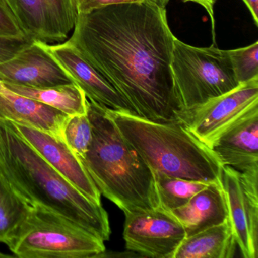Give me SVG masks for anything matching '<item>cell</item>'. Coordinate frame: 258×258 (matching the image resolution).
Wrapping results in <instances>:
<instances>
[{
  "mask_svg": "<svg viewBox=\"0 0 258 258\" xmlns=\"http://www.w3.org/2000/svg\"><path fill=\"white\" fill-rule=\"evenodd\" d=\"M0 176L31 206L55 211L103 241L111 235L102 204L84 196L21 135L13 122L0 120Z\"/></svg>",
  "mask_w": 258,
  "mask_h": 258,
  "instance_id": "7a4b0ae2",
  "label": "cell"
},
{
  "mask_svg": "<svg viewBox=\"0 0 258 258\" xmlns=\"http://www.w3.org/2000/svg\"><path fill=\"white\" fill-rule=\"evenodd\" d=\"M25 37L31 41L61 43L75 28L72 0H5Z\"/></svg>",
  "mask_w": 258,
  "mask_h": 258,
  "instance_id": "30bf717a",
  "label": "cell"
},
{
  "mask_svg": "<svg viewBox=\"0 0 258 258\" xmlns=\"http://www.w3.org/2000/svg\"><path fill=\"white\" fill-rule=\"evenodd\" d=\"M155 173L159 207L167 211L180 208L211 182Z\"/></svg>",
  "mask_w": 258,
  "mask_h": 258,
  "instance_id": "ffe728a7",
  "label": "cell"
},
{
  "mask_svg": "<svg viewBox=\"0 0 258 258\" xmlns=\"http://www.w3.org/2000/svg\"><path fill=\"white\" fill-rule=\"evenodd\" d=\"M126 141L154 173L218 182L222 165L212 151L179 122H156L107 108Z\"/></svg>",
  "mask_w": 258,
  "mask_h": 258,
  "instance_id": "277c9868",
  "label": "cell"
},
{
  "mask_svg": "<svg viewBox=\"0 0 258 258\" xmlns=\"http://www.w3.org/2000/svg\"><path fill=\"white\" fill-rule=\"evenodd\" d=\"M251 14L256 26H258V0H242Z\"/></svg>",
  "mask_w": 258,
  "mask_h": 258,
  "instance_id": "484cf974",
  "label": "cell"
},
{
  "mask_svg": "<svg viewBox=\"0 0 258 258\" xmlns=\"http://www.w3.org/2000/svg\"><path fill=\"white\" fill-rule=\"evenodd\" d=\"M46 47L89 100L114 111L137 114L129 102L69 40L55 45L46 43Z\"/></svg>",
  "mask_w": 258,
  "mask_h": 258,
  "instance_id": "7c38bea8",
  "label": "cell"
},
{
  "mask_svg": "<svg viewBox=\"0 0 258 258\" xmlns=\"http://www.w3.org/2000/svg\"><path fill=\"white\" fill-rule=\"evenodd\" d=\"M32 208L0 176V243L8 242Z\"/></svg>",
  "mask_w": 258,
  "mask_h": 258,
  "instance_id": "d6986e66",
  "label": "cell"
},
{
  "mask_svg": "<svg viewBox=\"0 0 258 258\" xmlns=\"http://www.w3.org/2000/svg\"><path fill=\"white\" fill-rule=\"evenodd\" d=\"M143 0H72V5L77 14H86L94 10L115 5V4H126V3L143 2Z\"/></svg>",
  "mask_w": 258,
  "mask_h": 258,
  "instance_id": "cb8c5ba5",
  "label": "cell"
},
{
  "mask_svg": "<svg viewBox=\"0 0 258 258\" xmlns=\"http://www.w3.org/2000/svg\"><path fill=\"white\" fill-rule=\"evenodd\" d=\"M15 125L21 135L48 164L90 200L102 204V195L81 160L69 148L62 137L31 126L17 123Z\"/></svg>",
  "mask_w": 258,
  "mask_h": 258,
  "instance_id": "4fadbf2b",
  "label": "cell"
},
{
  "mask_svg": "<svg viewBox=\"0 0 258 258\" xmlns=\"http://www.w3.org/2000/svg\"><path fill=\"white\" fill-rule=\"evenodd\" d=\"M123 239L126 248L143 256L173 258L186 237L179 220L161 207L126 212Z\"/></svg>",
  "mask_w": 258,
  "mask_h": 258,
  "instance_id": "ba28073f",
  "label": "cell"
},
{
  "mask_svg": "<svg viewBox=\"0 0 258 258\" xmlns=\"http://www.w3.org/2000/svg\"><path fill=\"white\" fill-rule=\"evenodd\" d=\"M235 78L244 84L258 78V42L239 49L227 50Z\"/></svg>",
  "mask_w": 258,
  "mask_h": 258,
  "instance_id": "7402d4cb",
  "label": "cell"
},
{
  "mask_svg": "<svg viewBox=\"0 0 258 258\" xmlns=\"http://www.w3.org/2000/svg\"><path fill=\"white\" fill-rule=\"evenodd\" d=\"M0 38L27 39L5 0H0Z\"/></svg>",
  "mask_w": 258,
  "mask_h": 258,
  "instance_id": "603a6c76",
  "label": "cell"
},
{
  "mask_svg": "<svg viewBox=\"0 0 258 258\" xmlns=\"http://www.w3.org/2000/svg\"><path fill=\"white\" fill-rule=\"evenodd\" d=\"M209 148L222 166L240 173L258 168V105L226 127Z\"/></svg>",
  "mask_w": 258,
  "mask_h": 258,
  "instance_id": "5bb4252c",
  "label": "cell"
},
{
  "mask_svg": "<svg viewBox=\"0 0 258 258\" xmlns=\"http://www.w3.org/2000/svg\"><path fill=\"white\" fill-rule=\"evenodd\" d=\"M4 84L17 94L34 99L67 115L87 114L88 99L83 90L75 84L46 88H33L6 83Z\"/></svg>",
  "mask_w": 258,
  "mask_h": 258,
  "instance_id": "ac0fdd59",
  "label": "cell"
},
{
  "mask_svg": "<svg viewBox=\"0 0 258 258\" xmlns=\"http://www.w3.org/2000/svg\"><path fill=\"white\" fill-rule=\"evenodd\" d=\"M87 114L93 137L80 160L101 195L123 213L158 208L153 170L123 137L106 107L88 99Z\"/></svg>",
  "mask_w": 258,
  "mask_h": 258,
  "instance_id": "3957f363",
  "label": "cell"
},
{
  "mask_svg": "<svg viewBox=\"0 0 258 258\" xmlns=\"http://www.w3.org/2000/svg\"><path fill=\"white\" fill-rule=\"evenodd\" d=\"M174 39L166 9L143 1L78 14L69 40L137 115L180 123L184 108L171 70Z\"/></svg>",
  "mask_w": 258,
  "mask_h": 258,
  "instance_id": "6da1fadb",
  "label": "cell"
},
{
  "mask_svg": "<svg viewBox=\"0 0 258 258\" xmlns=\"http://www.w3.org/2000/svg\"><path fill=\"white\" fill-rule=\"evenodd\" d=\"M69 117L52 107L11 91L0 81V120L62 137L63 127Z\"/></svg>",
  "mask_w": 258,
  "mask_h": 258,
  "instance_id": "9a60e30c",
  "label": "cell"
},
{
  "mask_svg": "<svg viewBox=\"0 0 258 258\" xmlns=\"http://www.w3.org/2000/svg\"><path fill=\"white\" fill-rule=\"evenodd\" d=\"M258 105V78L208 102L185 110L180 123L209 147L214 140L237 119Z\"/></svg>",
  "mask_w": 258,
  "mask_h": 258,
  "instance_id": "9c48e42d",
  "label": "cell"
},
{
  "mask_svg": "<svg viewBox=\"0 0 258 258\" xmlns=\"http://www.w3.org/2000/svg\"><path fill=\"white\" fill-rule=\"evenodd\" d=\"M171 70L184 111L236 88L227 50L215 45L201 48L184 43L175 37Z\"/></svg>",
  "mask_w": 258,
  "mask_h": 258,
  "instance_id": "8992f818",
  "label": "cell"
},
{
  "mask_svg": "<svg viewBox=\"0 0 258 258\" xmlns=\"http://www.w3.org/2000/svg\"><path fill=\"white\" fill-rule=\"evenodd\" d=\"M20 258L99 257L104 241L55 211L33 207L28 218L7 243Z\"/></svg>",
  "mask_w": 258,
  "mask_h": 258,
  "instance_id": "5b68a950",
  "label": "cell"
},
{
  "mask_svg": "<svg viewBox=\"0 0 258 258\" xmlns=\"http://www.w3.org/2000/svg\"><path fill=\"white\" fill-rule=\"evenodd\" d=\"M185 3H194L202 6L211 18V25H212L213 40H215V19H214V7L217 0H182Z\"/></svg>",
  "mask_w": 258,
  "mask_h": 258,
  "instance_id": "d4e9b609",
  "label": "cell"
},
{
  "mask_svg": "<svg viewBox=\"0 0 258 258\" xmlns=\"http://www.w3.org/2000/svg\"><path fill=\"white\" fill-rule=\"evenodd\" d=\"M220 183L227 204L228 220L244 258L258 256V168L237 171L222 166Z\"/></svg>",
  "mask_w": 258,
  "mask_h": 258,
  "instance_id": "52a82bcc",
  "label": "cell"
},
{
  "mask_svg": "<svg viewBox=\"0 0 258 258\" xmlns=\"http://www.w3.org/2000/svg\"><path fill=\"white\" fill-rule=\"evenodd\" d=\"M92 137V126L87 114L69 116L63 127L62 138L79 159L88 151Z\"/></svg>",
  "mask_w": 258,
  "mask_h": 258,
  "instance_id": "44dd1931",
  "label": "cell"
},
{
  "mask_svg": "<svg viewBox=\"0 0 258 258\" xmlns=\"http://www.w3.org/2000/svg\"><path fill=\"white\" fill-rule=\"evenodd\" d=\"M12 256L8 254H5V253H0V257H11Z\"/></svg>",
  "mask_w": 258,
  "mask_h": 258,
  "instance_id": "83f0119b",
  "label": "cell"
},
{
  "mask_svg": "<svg viewBox=\"0 0 258 258\" xmlns=\"http://www.w3.org/2000/svg\"><path fill=\"white\" fill-rule=\"evenodd\" d=\"M143 1L153 4V5L157 6L160 8L166 9V7H167L170 0H143Z\"/></svg>",
  "mask_w": 258,
  "mask_h": 258,
  "instance_id": "4316f807",
  "label": "cell"
},
{
  "mask_svg": "<svg viewBox=\"0 0 258 258\" xmlns=\"http://www.w3.org/2000/svg\"><path fill=\"white\" fill-rule=\"evenodd\" d=\"M236 246L227 220L185 237L173 258H232Z\"/></svg>",
  "mask_w": 258,
  "mask_h": 258,
  "instance_id": "e0dca14e",
  "label": "cell"
},
{
  "mask_svg": "<svg viewBox=\"0 0 258 258\" xmlns=\"http://www.w3.org/2000/svg\"><path fill=\"white\" fill-rule=\"evenodd\" d=\"M170 212L182 225L186 236L226 221L227 204L220 181L211 182L183 206Z\"/></svg>",
  "mask_w": 258,
  "mask_h": 258,
  "instance_id": "2e32d148",
  "label": "cell"
},
{
  "mask_svg": "<svg viewBox=\"0 0 258 258\" xmlns=\"http://www.w3.org/2000/svg\"><path fill=\"white\" fill-rule=\"evenodd\" d=\"M0 81L33 88L75 84L46 49V43L38 40L29 42L16 55L0 63Z\"/></svg>",
  "mask_w": 258,
  "mask_h": 258,
  "instance_id": "8fae6325",
  "label": "cell"
}]
</instances>
